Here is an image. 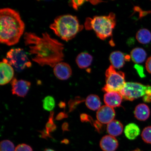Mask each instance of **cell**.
I'll use <instances>...</instances> for the list:
<instances>
[{
  "mask_svg": "<svg viewBox=\"0 0 151 151\" xmlns=\"http://www.w3.org/2000/svg\"><path fill=\"white\" fill-rule=\"evenodd\" d=\"M24 39L25 46L29 48L32 60L39 65L54 68L63 60L64 44L53 38L46 32L42 33L41 36L26 32Z\"/></svg>",
  "mask_w": 151,
  "mask_h": 151,
  "instance_id": "1",
  "label": "cell"
},
{
  "mask_svg": "<svg viewBox=\"0 0 151 151\" xmlns=\"http://www.w3.org/2000/svg\"><path fill=\"white\" fill-rule=\"evenodd\" d=\"M25 25L19 13L14 9H0V42L8 46L17 43L23 35Z\"/></svg>",
  "mask_w": 151,
  "mask_h": 151,
  "instance_id": "2",
  "label": "cell"
},
{
  "mask_svg": "<svg viewBox=\"0 0 151 151\" xmlns=\"http://www.w3.org/2000/svg\"><path fill=\"white\" fill-rule=\"evenodd\" d=\"M50 28L58 37L68 41L73 38L83 28L77 17L70 14L62 15L55 19Z\"/></svg>",
  "mask_w": 151,
  "mask_h": 151,
  "instance_id": "3",
  "label": "cell"
},
{
  "mask_svg": "<svg viewBox=\"0 0 151 151\" xmlns=\"http://www.w3.org/2000/svg\"><path fill=\"white\" fill-rule=\"evenodd\" d=\"M115 14L111 13L108 16H97L93 19L88 18L85 23L87 30L93 29L99 39L104 40L112 35L116 25Z\"/></svg>",
  "mask_w": 151,
  "mask_h": 151,
  "instance_id": "4",
  "label": "cell"
},
{
  "mask_svg": "<svg viewBox=\"0 0 151 151\" xmlns=\"http://www.w3.org/2000/svg\"><path fill=\"white\" fill-rule=\"evenodd\" d=\"M106 84L103 88L104 92H119L126 83L125 74L122 71H116L112 65L109 66L105 73Z\"/></svg>",
  "mask_w": 151,
  "mask_h": 151,
  "instance_id": "5",
  "label": "cell"
},
{
  "mask_svg": "<svg viewBox=\"0 0 151 151\" xmlns=\"http://www.w3.org/2000/svg\"><path fill=\"white\" fill-rule=\"evenodd\" d=\"M6 58L8 63L18 72L31 66V62L23 49H11L7 52Z\"/></svg>",
  "mask_w": 151,
  "mask_h": 151,
  "instance_id": "6",
  "label": "cell"
},
{
  "mask_svg": "<svg viewBox=\"0 0 151 151\" xmlns=\"http://www.w3.org/2000/svg\"><path fill=\"white\" fill-rule=\"evenodd\" d=\"M147 86L140 83H126L119 93L123 99L129 101H133L138 98L143 97L146 94Z\"/></svg>",
  "mask_w": 151,
  "mask_h": 151,
  "instance_id": "7",
  "label": "cell"
},
{
  "mask_svg": "<svg viewBox=\"0 0 151 151\" xmlns=\"http://www.w3.org/2000/svg\"><path fill=\"white\" fill-rule=\"evenodd\" d=\"M11 83L12 94L21 97H25L31 86V83L29 81L18 80L15 78L13 79Z\"/></svg>",
  "mask_w": 151,
  "mask_h": 151,
  "instance_id": "8",
  "label": "cell"
},
{
  "mask_svg": "<svg viewBox=\"0 0 151 151\" xmlns=\"http://www.w3.org/2000/svg\"><path fill=\"white\" fill-rule=\"evenodd\" d=\"M0 84L1 86H4L8 84L14 78V69L8 63L7 59L4 58L3 61L0 63Z\"/></svg>",
  "mask_w": 151,
  "mask_h": 151,
  "instance_id": "9",
  "label": "cell"
},
{
  "mask_svg": "<svg viewBox=\"0 0 151 151\" xmlns=\"http://www.w3.org/2000/svg\"><path fill=\"white\" fill-rule=\"evenodd\" d=\"M116 115L115 111L112 107L106 105L100 107L97 113L98 121L103 124H108L114 120Z\"/></svg>",
  "mask_w": 151,
  "mask_h": 151,
  "instance_id": "10",
  "label": "cell"
},
{
  "mask_svg": "<svg viewBox=\"0 0 151 151\" xmlns=\"http://www.w3.org/2000/svg\"><path fill=\"white\" fill-rule=\"evenodd\" d=\"M54 73L55 76L59 80H66L71 77L72 72L68 64L62 61L55 66Z\"/></svg>",
  "mask_w": 151,
  "mask_h": 151,
  "instance_id": "11",
  "label": "cell"
},
{
  "mask_svg": "<svg viewBox=\"0 0 151 151\" xmlns=\"http://www.w3.org/2000/svg\"><path fill=\"white\" fill-rule=\"evenodd\" d=\"M123 97L118 92H107L104 96V101L106 105L114 108L121 106Z\"/></svg>",
  "mask_w": 151,
  "mask_h": 151,
  "instance_id": "12",
  "label": "cell"
},
{
  "mask_svg": "<svg viewBox=\"0 0 151 151\" xmlns=\"http://www.w3.org/2000/svg\"><path fill=\"white\" fill-rule=\"evenodd\" d=\"M100 146L104 151H115L118 148L119 143L114 137L106 135L101 139Z\"/></svg>",
  "mask_w": 151,
  "mask_h": 151,
  "instance_id": "13",
  "label": "cell"
},
{
  "mask_svg": "<svg viewBox=\"0 0 151 151\" xmlns=\"http://www.w3.org/2000/svg\"><path fill=\"white\" fill-rule=\"evenodd\" d=\"M109 59L113 67L120 69L123 67L125 63V56L122 52L115 51L111 53Z\"/></svg>",
  "mask_w": 151,
  "mask_h": 151,
  "instance_id": "14",
  "label": "cell"
},
{
  "mask_svg": "<svg viewBox=\"0 0 151 151\" xmlns=\"http://www.w3.org/2000/svg\"><path fill=\"white\" fill-rule=\"evenodd\" d=\"M150 110L148 106L145 104H139L135 107L134 116L137 120L144 121L148 119L150 115Z\"/></svg>",
  "mask_w": 151,
  "mask_h": 151,
  "instance_id": "15",
  "label": "cell"
},
{
  "mask_svg": "<svg viewBox=\"0 0 151 151\" xmlns=\"http://www.w3.org/2000/svg\"><path fill=\"white\" fill-rule=\"evenodd\" d=\"M76 61L77 65L80 68H86L91 65L93 57L88 52H83L77 56Z\"/></svg>",
  "mask_w": 151,
  "mask_h": 151,
  "instance_id": "16",
  "label": "cell"
},
{
  "mask_svg": "<svg viewBox=\"0 0 151 151\" xmlns=\"http://www.w3.org/2000/svg\"><path fill=\"white\" fill-rule=\"evenodd\" d=\"M123 127L121 122L118 120H113L107 124V131L109 135L117 137L121 134Z\"/></svg>",
  "mask_w": 151,
  "mask_h": 151,
  "instance_id": "17",
  "label": "cell"
},
{
  "mask_svg": "<svg viewBox=\"0 0 151 151\" xmlns=\"http://www.w3.org/2000/svg\"><path fill=\"white\" fill-rule=\"evenodd\" d=\"M140 133V130L138 126L134 123L127 124L124 130L126 137L130 140H133L138 136Z\"/></svg>",
  "mask_w": 151,
  "mask_h": 151,
  "instance_id": "18",
  "label": "cell"
},
{
  "mask_svg": "<svg viewBox=\"0 0 151 151\" xmlns=\"http://www.w3.org/2000/svg\"><path fill=\"white\" fill-rule=\"evenodd\" d=\"M147 54L146 51L141 48H136L133 49L131 52V56L134 63H141L146 60Z\"/></svg>",
  "mask_w": 151,
  "mask_h": 151,
  "instance_id": "19",
  "label": "cell"
},
{
  "mask_svg": "<svg viewBox=\"0 0 151 151\" xmlns=\"http://www.w3.org/2000/svg\"><path fill=\"white\" fill-rule=\"evenodd\" d=\"M87 107L91 110H99L101 107V103L99 96L95 94H91L87 97L86 101Z\"/></svg>",
  "mask_w": 151,
  "mask_h": 151,
  "instance_id": "20",
  "label": "cell"
},
{
  "mask_svg": "<svg viewBox=\"0 0 151 151\" xmlns=\"http://www.w3.org/2000/svg\"><path fill=\"white\" fill-rule=\"evenodd\" d=\"M136 39L142 44H147L151 41V33L148 29H141L137 33Z\"/></svg>",
  "mask_w": 151,
  "mask_h": 151,
  "instance_id": "21",
  "label": "cell"
},
{
  "mask_svg": "<svg viewBox=\"0 0 151 151\" xmlns=\"http://www.w3.org/2000/svg\"><path fill=\"white\" fill-rule=\"evenodd\" d=\"M55 102L54 98L51 96H47L43 101V107L45 110L52 111L55 107Z\"/></svg>",
  "mask_w": 151,
  "mask_h": 151,
  "instance_id": "22",
  "label": "cell"
},
{
  "mask_svg": "<svg viewBox=\"0 0 151 151\" xmlns=\"http://www.w3.org/2000/svg\"><path fill=\"white\" fill-rule=\"evenodd\" d=\"M54 112L51 111L48 122L46 125V130L47 133L50 135V133L55 131L57 126L54 122Z\"/></svg>",
  "mask_w": 151,
  "mask_h": 151,
  "instance_id": "23",
  "label": "cell"
},
{
  "mask_svg": "<svg viewBox=\"0 0 151 151\" xmlns=\"http://www.w3.org/2000/svg\"><path fill=\"white\" fill-rule=\"evenodd\" d=\"M0 151H15L14 146L12 142L9 140H4L1 142Z\"/></svg>",
  "mask_w": 151,
  "mask_h": 151,
  "instance_id": "24",
  "label": "cell"
},
{
  "mask_svg": "<svg viewBox=\"0 0 151 151\" xmlns=\"http://www.w3.org/2000/svg\"><path fill=\"white\" fill-rule=\"evenodd\" d=\"M141 137L145 142L151 144V126H148L143 129Z\"/></svg>",
  "mask_w": 151,
  "mask_h": 151,
  "instance_id": "25",
  "label": "cell"
},
{
  "mask_svg": "<svg viewBox=\"0 0 151 151\" xmlns=\"http://www.w3.org/2000/svg\"><path fill=\"white\" fill-rule=\"evenodd\" d=\"M82 100L81 98L77 97L74 100L70 99L68 102L69 112H70L75 109L79 104L82 102Z\"/></svg>",
  "mask_w": 151,
  "mask_h": 151,
  "instance_id": "26",
  "label": "cell"
},
{
  "mask_svg": "<svg viewBox=\"0 0 151 151\" xmlns=\"http://www.w3.org/2000/svg\"><path fill=\"white\" fill-rule=\"evenodd\" d=\"M143 100L145 102H151V86H147L146 94L143 96Z\"/></svg>",
  "mask_w": 151,
  "mask_h": 151,
  "instance_id": "27",
  "label": "cell"
},
{
  "mask_svg": "<svg viewBox=\"0 0 151 151\" xmlns=\"http://www.w3.org/2000/svg\"><path fill=\"white\" fill-rule=\"evenodd\" d=\"M15 151H33L32 149L29 145L21 144L18 145L15 148Z\"/></svg>",
  "mask_w": 151,
  "mask_h": 151,
  "instance_id": "28",
  "label": "cell"
},
{
  "mask_svg": "<svg viewBox=\"0 0 151 151\" xmlns=\"http://www.w3.org/2000/svg\"><path fill=\"white\" fill-rule=\"evenodd\" d=\"M86 1H70V4L73 8L76 10L78 9L79 6L82 5Z\"/></svg>",
  "mask_w": 151,
  "mask_h": 151,
  "instance_id": "29",
  "label": "cell"
},
{
  "mask_svg": "<svg viewBox=\"0 0 151 151\" xmlns=\"http://www.w3.org/2000/svg\"><path fill=\"white\" fill-rule=\"evenodd\" d=\"M93 125L94 127H95L96 130L98 131V132H101L102 131L103 128V126L101 122H100L99 121L94 122L93 123Z\"/></svg>",
  "mask_w": 151,
  "mask_h": 151,
  "instance_id": "30",
  "label": "cell"
},
{
  "mask_svg": "<svg viewBox=\"0 0 151 151\" xmlns=\"http://www.w3.org/2000/svg\"><path fill=\"white\" fill-rule=\"evenodd\" d=\"M68 117V115L67 113L65 112H61L58 113L55 119L56 120H61L65 118H67Z\"/></svg>",
  "mask_w": 151,
  "mask_h": 151,
  "instance_id": "31",
  "label": "cell"
},
{
  "mask_svg": "<svg viewBox=\"0 0 151 151\" xmlns=\"http://www.w3.org/2000/svg\"><path fill=\"white\" fill-rule=\"evenodd\" d=\"M146 68L147 71L151 74V56L147 60Z\"/></svg>",
  "mask_w": 151,
  "mask_h": 151,
  "instance_id": "32",
  "label": "cell"
},
{
  "mask_svg": "<svg viewBox=\"0 0 151 151\" xmlns=\"http://www.w3.org/2000/svg\"><path fill=\"white\" fill-rule=\"evenodd\" d=\"M40 133L41 134V137L42 138L47 139V138H52L50 134L47 133L46 129H43L42 131H40Z\"/></svg>",
  "mask_w": 151,
  "mask_h": 151,
  "instance_id": "33",
  "label": "cell"
},
{
  "mask_svg": "<svg viewBox=\"0 0 151 151\" xmlns=\"http://www.w3.org/2000/svg\"><path fill=\"white\" fill-rule=\"evenodd\" d=\"M62 129L63 132L65 131H69V124L67 122H64L62 124Z\"/></svg>",
  "mask_w": 151,
  "mask_h": 151,
  "instance_id": "34",
  "label": "cell"
},
{
  "mask_svg": "<svg viewBox=\"0 0 151 151\" xmlns=\"http://www.w3.org/2000/svg\"><path fill=\"white\" fill-rule=\"evenodd\" d=\"M58 106L61 109H65L66 107V103L65 101H60L58 104Z\"/></svg>",
  "mask_w": 151,
  "mask_h": 151,
  "instance_id": "35",
  "label": "cell"
},
{
  "mask_svg": "<svg viewBox=\"0 0 151 151\" xmlns=\"http://www.w3.org/2000/svg\"><path fill=\"white\" fill-rule=\"evenodd\" d=\"M91 3H92V4L93 5H96L97 4H98V3H99V2L101 3V2H103V1H89Z\"/></svg>",
  "mask_w": 151,
  "mask_h": 151,
  "instance_id": "36",
  "label": "cell"
},
{
  "mask_svg": "<svg viewBox=\"0 0 151 151\" xmlns=\"http://www.w3.org/2000/svg\"><path fill=\"white\" fill-rule=\"evenodd\" d=\"M62 143H65V144H67L69 143V141L68 139H63V140L62 141Z\"/></svg>",
  "mask_w": 151,
  "mask_h": 151,
  "instance_id": "37",
  "label": "cell"
},
{
  "mask_svg": "<svg viewBox=\"0 0 151 151\" xmlns=\"http://www.w3.org/2000/svg\"><path fill=\"white\" fill-rule=\"evenodd\" d=\"M44 151H55L53 150H52L50 149H45Z\"/></svg>",
  "mask_w": 151,
  "mask_h": 151,
  "instance_id": "38",
  "label": "cell"
},
{
  "mask_svg": "<svg viewBox=\"0 0 151 151\" xmlns=\"http://www.w3.org/2000/svg\"><path fill=\"white\" fill-rule=\"evenodd\" d=\"M131 151H142L141 150H139V149H136V150H132Z\"/></svg>",
  "mask_w": 151,
  "mask_h": 151,
  "instance_id": "39",
  "label": "cell"
}]
</instances>
